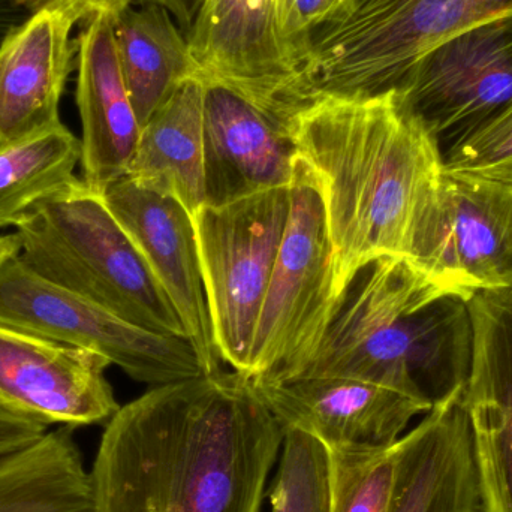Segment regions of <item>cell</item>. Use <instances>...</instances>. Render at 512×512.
Returning a JSON list of instances; mask_svg holds the SVG:
<instances>
[{
    "label": "cell",
    "instance_id": "cell-24",
    "mask_svg": "<svg viewBox=\"0 0 512 512\" xmlns=\"http://www.w3.org/2000/svg\"><path fill=\"white\" fill-rule=\"evenodd\" d=\"M331 512H390L397 442L388 448H331Z\"/></svg>",
    "mask_w": 512,
    "mask_h": 512
},
{
    "label": "cell",
    "instance_id": "cell-25",
    "mask_svg": "<svg viewBox=\"0 0 512 512\" xmlns=\"http://www.w3.org/2000/svg\"><path fill=\"white\" fill-rule=\"evenodd\" d=\"M280 468L271 486V512H331L330 454L319 439L283 430Z\"/></svg>",
    "mask_w": 512,
    "mask_h": 512
},
{
    "label": "cell",
    "instance_id": "cell-4",
    "mask_svg": "<svg viewBox=\"0 0 512 512\" xmlns=\"http://www.w3.org/2000/svg\"><path fill=\"white\" fill-rule=\"evenodd\" d=\"M14 227L21 259L39 276L135 327L186 337L146 259L83 179L75 177L33 204Z\"/></svg>",
    "mask_w": 512,
    "mask_h": 512
},
{
    "label": "cell",
    "instance_id": "cell-3",
    "mask_svg": "<svg viewBox=\"0 0 512 512\" xmlns=\"http://www.w3.org/2000/svg\"><path fill=\"white\" fill-rule=\"evenodd\" d=\"M469 300L405 256L364 265L340 295L318 354L300 376H349L432 409L463 396L472 366Z\"/></svg>",
    "mask_w": 512,
    "mask_h": 512
},
{
    "label": "cell",
    "instance_id": "cell-11",
    "mask_svg": "<svg viewBox=\"0 0 512 512\" xmlns=\"http://www.w3.org/2000/svg\"><path fill=\"white\" fill-rule=\"evenodd\" d=\"M186 38L204 81L234 90L286 126L309 104L277 0H204Z\"/></svg>",
    "mask_w": 512,
    "mask_h": 512
},
{
    "label": "cell",
    "instance_id": "cell-12",
    "mask_svg": "<svg viewBox=\"0 0 512 512\" xmlns=\"http://www.w3.org/2000/svg\"><path fill=\"white\" fill-rule=\"evenodd\" d=\"M110 360L0 325V409L50 427L107 424L119 411Z\"/></svg>",
    "mask_w": 512,
    "mask_h": 512
},
{
    "label": "cell",
    "instance_id": "cell-26",
    "mask_svg": "<svg viewBox=\"0 0 512 512\" xmlns=\"http://www.w3.org/2000/svg\"><path fill=\"white\" fill-rule=\"evenodd\" d=\"M442 170L454 176L512 185V105L442 153Z\"/></svg>",
    "mask_w": 512,
    "mask_h": 512
},
{
    "label": "cell",
    "instance_id": "cell-10",
    "mask_svg": "<svg viewBox=\"0 0 512 512\" xmlns=\"http://www.w3.org/2000/svg\"><path fill=\"white\" fill-rule=\"evenodd\" d=\"M399 92L447 152L512 105V12L460 30L427 51Z\"/></svg>",
    "mask_w": 512,
    "mask_h": 512
},
{
    "label": "cell",
    "instance_id": "cell-28",
    "mask_svg": "<svg viewBox=\"0 0 512 512\" xmlns=\"http://www.w3.org/2000/svg\"><path fill=\"white\" fill-rule=\"evenodd\" d=\"M48 427L15 417L0 409V462L21 453L39 441Z\"/></svg>",
    "mask_w": 512,
    "mask_h": 512
},
{
    "label": "cell",
    "instance_id": "cell-8",
    "mask_svg": "<svg viewBox=\"0 0 512 512\" xmlns=\"http://www.w3.org/2000/svg\"><path fill=\"white\" fill-rule=\"evenodd\" d=\"M291 210V185L194 216L201 273L219 357L246 375L259 313Z\"/></svg>",
    "mask_w": 512,
    "mask_h": 512
},
{
    "label": "cell",
    "instance_id": "cell-31",
    "mask_svg": "<svg viewBox=\"0 0 512 512\" xmlns=\"http://www.w3.org/2000/svg\"><path fill=\"white\" fill-rule=\"evenodd\" d=\"M29 15V12L18 6L14 0H0V41Z\"/></svg>",
    "mask_w": 512,
    "mask_h": 512
},
{
    "label": "cell",
    "instance_id": "cell-5",
    "mask_svg": "<svg viewBox=\"0 0 512 512\" xmlns=\"http://www.w3.org/2000/svg\"><path fill=\"white\" fill-rule=\"evenodd\" d=\"M508 12L512 0H348L342 17L310 38L304 98L399 90L412 66L439 42Z\"/></svg>",
    "mask_w": 512,
    "mask_h": 512
},
{
    "label": "cell",
    "instance_id": "cell-6",
    "mask_svg": "<svg viewBox=\"0 0 512 512\" xmlns=\"http://www.w3.org/2000/svg\"><path fill=\"white\" fill-rule=\"evenodd\" d=\"M339 306L333 249L315 177L295 158L291 210L256 324L246 376L283 381L304 373Z\"/></svg>",
    "mask_w": 512,
    "mask_h": 512
},
{
    "label": "cell",
    "instance_id": "cell-21",
    "mask_svg": "<svg viewBox=\"0 0 512 512\" xmlns=\"http://www.w3.org/2000/svg\"><path fill=\"white\" fill-rule=\"evenodd\" d=\"M113 27L126 89L143 128L185 81L200 77V68L186 33L162 6H126L114 15Z\"/></svg>",
    "mask_w": 512,
    "mask_h": 512
},
{
    "label": "cell",
    "instance_id": "cell-20",
    "mask_svg": "<svg viewBox=\"0 0 512 512\" xmlns=\"http://www.w3.org/2000/svg\"><path fill=\"white\" fill-rule=\"evenodd\" d=\"M203 78L185 81L141 128L126 176L170 195L194 218L206 204Z\"/></svg>",
    "mask_w": 512,
    "mask_h": 512
},
{
    "label": "cell",
    "instance_id": "cell-29",
    "mask_svg": "<svg viewBox=\"0 0 512 512\" xmlns=\"http://www.w3.org/2000/svg\"><path fill=\"white\" fill-rule=\"evenodd\" d=\"M29 14L42 8H62L77 15L80 21L98 14L117 15L131 0H14Z\"/></svg>",
    "mask_w": 512,
    "mask_h": 512
},
{
    "label": "cell",
    "instance_id": "cell-18",
    "mask_svg": "<svg viewBox=\"0 0 512 512\" xmlns=\"http://www.w3.org/2000/svg\"><path fill=\"white\" fill-rule=\"evenodd\" d=\"M77 99L81 120V168L90 189L104 194L128 174L141 126L117 56L113 15L83 21L77 36Z\"/></svg>",
    "mask_w": 512,
    "mask_h": 512
},
{
    "label": "cell",
    "instance_id": "cell-16",
    "mask_svg": "<svg viewBox=\"0 0 512 512\" xmlns=\"http://www.w3.org/2000/svg\"><path fill=\"white\" fill-rule=\"evenodd\" d=\"M204 83L206 204L291 185L297 153L288 126L234 90Z\"/></svg>",
    "mask_w": 512,
    "mask_h": 512
},
{
    "label": "cell",
    "instance_id": "cell-9",
    "mask_svg": "<svg viewBox=\"0 0 512 512\" xmlns=\"http://www.w3.org/2000/svg\"><path fill=\"white\" fill-rule=\"evenodd\" d=\"M405 258L468 300L512 289V185L442 170L418 201Z\"/></svg>",
    "mask_w": 512,
    "mask_h": 512
},
{
    "label": "cell",
    "instance_id": "cell-2",
    "mask_svg": "<svg viewBox=\"0 0 512 512\" xmlns=\"http://www.w3.org/2000/svg\"><path fill=\"white\" fill-rule=\"evenodd\" d=\"M288 132L321 192L340 301L364 265L406 256L418 201L442 171L441 150L399 90L312 99Z\"/></svg>",
    "mask_w": 512,
    "mask_h": 512
},
{
    "label": "cell",
    "instance_id": "cell-27",
    "mask_svg": "<svg viewBox=\"0 0 512 512\" xmlns=\"http://www.w3.org/2000/svg\"><path fill=\"white\" fill-rule=\"evenodd\" d=\"M348 0H288L282 15V32L300 60L306 63L310 38L316 30L342 17Z\"/></svg>",
    "mask_w": 512,
    "mask_h": 512
},
{
    "label": "cell",
    "instance_id": "cell-22",
    "mask_svg": "<svg viewBox=\"0 0 512 512\" xmlns=\"http://www.w3.org/2000/svg\"><path fill=\"white\" fill-rule=\"evenodd\" d=\"M0 512H95L90 471L71 427L0 462Z\"/></svg>",
    "mask_w": 512,
    "mask_h": 512
},
{
    "label": "cell",
    "instance_id": "cell-30",
    "mask_svg": "<svg viewBox=\"0 0 512 512\" xmlns=\"http://www.w3.org/2000/svg\"><path fill=\"white\" fill-rule=\"evenodd\" d=\"M204 0H131V5H158L173 15L183 32L188 33Z\"/></svg>",
    "mask_w": 512,
    "mask_h": 512
},
{
    "label": "cell",
    "instance_id": "cell-13",
    "mask_svg": "<svg viewBox=\"0 0 512 512\" xmlns=\"http://www.w3.org/2000/svg\"><path fill=\"white\" fill-rule=\"evenodd\" d=\"M283 430L294 429L331 448H388L415 415L429 408L402 391L349 376H295L254 381Z\"/></svg>",
    "mask_w": 512,
    "mask_h": 512
},
{
    "label": "cell",
    "instance_id": "cell-1",
    "mask_svg": "<svg viewBox=\"0 0 512 512\" xmlns=\"http://www.w3.org/2000/svg\"><path fill=\"white\" fill-rule=\"evenodd\" d=\"M283 436L236 370L153 387L105 426L95 512H259Z\"/></svg>",
    "mask_w": 512,
    "mask_h": 512
},
{
    "label": "cell",
    "instance_id": "cell-19",
    "mask_svg": "<svg viewBox=\"0 0 512 512\" xmlns=\"http://www.w3.org/2000/svg\"><path fill=\"white\" fill-rule=\"evenodd\" d=\"M390 512H483L462 397L427 412L412 432L397 441Z\"/></svg>",
    "mask_w": 512,
    "mask_h": 512
},
{
    "label": "cell",
    "instance_id": "cell-14",
    "mask_svg": "<svg viewBox=\"0 0 512 512\" xmlns=\"http://www.w3.org/2000/svg\"><path fill=\"white\" fill-rule=\"evenodd\" d=\"M102 198L167 292L207 373L219 372L194 218L170 195L129 176L108 186Z\"/></svg>",
    "mask_w": 512,
    "mask_h": 512
},
{
    "label": "cell",
    "instance_id": "cell-7",
    "mask_svg": "<svg viewBox=\"0 0 512 512\" xmlns=\"http://www.w3.org/2000/svg\"><path fill=\"white\" fill-rule=\"evenodd\" d=\"M0 325L98 352L153 387L209 375L186 337L135 327L36 274L21 259L15 234L0 237Z\"/></svg>",
    "mask_w": 512,
    "mask_h": 512
},
{
    "label": "cell",
    "instance_id": "cell-23",
    "mask_svg": "<svg viewBox=\"0 0 512 512\" xmlns=\"http://www.w3.org/2000/svg\"><path fill=\"white\" fill-rule=\"evenodd\" d=\"M81 141L63 123L0 146V227L75 179Z\"/></svg>",
    "mask_w": 512,
    "mask_h": 512
},
{
    "label": "cell",
    "instance_id": "cell-17",
    "mask_svg": "<svg viewBox=\"0 0 512 512\" xmlns=\"http://www.w3.org/2000/svg\"><path fill=\"white\" fill-rule=\"evenodd\" d=\"M80 18L42 8L0 41V146L60 125V101L77 68Z\"/></svg>",
    "mask_w": 512,
    "mask_h": 512
},
{
    "label": "cell",
    "instance_id": "cell-15",
    "mask_svg": "<svg viewBox=\"0 0 512 512\" xmlns=\"http://www.w3.org/2000/svg\"><path fill=\"white\" fill-rule=\"evenodd\" d=\"M469 310L474 346L462 403L483 512H512V289L477 292Z\"/></svg>",
    "mask_w": 512,
    "mask_h": 512
},
{
    "label": "cell",
    "instance_id": "cell-32",
    "mask_svg": "<svg viewBox=\"0 0 512 512\" xmlns=\"http://www.w3.org/2000/svg\"><path fill=\"white\" fill-rule=\"evenodd\" d=\"M286 2H288V0H277V3H279L280 23H282V15L283 11H285Z\"/></svg>",
    "mask_w": 512,
    "mask_h": 512
}]
</instances>
